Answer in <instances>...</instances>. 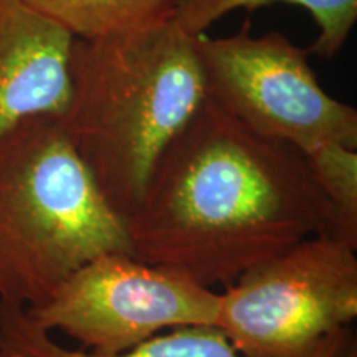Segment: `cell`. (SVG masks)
Here are the masks:
<instances>
[{"label":"cell","mask_w":357,"mask_h":357,"mask_svg":"<svg viewBox=\"0 0 357 357\" xmlns=\"http://www.w3.org/2000/svg\"><path fill=\"white\" fill-rule=\"evenodd\" d=\"M124 225L132 257L211 289L311 236L341 238L305 154L208 98L159 158Z\"/></svg>","instance_id":"obj_1"},{"label":"cell","mask_w":357,"mask_h":357,"mask_svg":"<svg viewBox=\"0 0 357 357\" xmlns=\"http://www.w3.org/2000/svg\"><path fill=\"white\" fill-rule=\"evenodd\" d=\"M197 37L169 17L73 40L61 121L123 220L141 202L160 155L207 101Z\"/></svg>","instance_id":"obj_2"},{"label":"cell","mask_w":357,"mask_h":357,"mask_svg":"<svg viewBox=\"0 0 357 357\" xmlns=\"http://www.w3.org/2000/svg\"><path fill=\"white\" fill-rule=\"evenodd\" d=\"M109 252L131 253L126 225L60 116L26 118L0 134V301L42 305Z\"/></svg>","instance_id":"obj_3"},{"label":"cell","mask_w":357,"mask_h":357,"mask_svg":"<svg viewBox=\"0 0 357 357\" xmlns=\"http://www.w3.org/2000/svg\"><path fill=\"white\" fill-rule=\"evenodd\" d=\"M357 248L311 236L220 293L215 328L243 357H311L357 318Z\"/></svg>","instance_id":"obj_4"},{"label":"cell","mask_w":357,"mask_h":357,"mask_svg":"<svg viewBox=\"0 0 357 357\" xmlns=\"http://www.w3.org/2000/svg\"><path fill=\"white\" fill-rule=\"evenodd\" d=\"M207 98L253 132L303 154L326 144L357 149V111L329 96L307 50L280 32L253 37L250 22L234 35L197 37Z\"/></svg>","instance_id":"obj_5"},{"label":"cell","mask_w":357,"mask_h":357,"mask_svg":"<svg viewBox=\"0 0 357 357\" xmlns=\"http://www.w3.org/2000/svg\"><path fill=\"white\" fill-rule=\"evenodd\" d=\"M220 293L166 268L109 252L84 263L42 305L26 312L95 354L113 356L160 331L215 326Z\"/></svg>","instance_id":"obj_6"},{"label":"cell","mask_w":357,"mask_h":357,"mask_svg":"<svg viewBox=\"0 0 357 357\" xmlns=\"http://www.w3.org/2000/svg\"><path fill=\"white\" fill-rule=\"evenodd\" d=\"M75 35L29 0H0V134L33 116H63Z\"/></svg>","instance_id":"obj_7"},{"label":"cell","mask_w":357,"mask_h":357,"mask_svg":"<svg viewBox=\"0 0 357 357\" xmlns=\"http://www.w3.org/2000/svg\"><path fill=\"white\" fill-rule=\"evenodd\" d=\"M0 357H243L215 326H185L113 356L71 349L30 318L26 307L0 301Z\"/></svg>","instance_id":"obj_8"},{"label":"cell","mask_w":357,"mask_h":357,"mask_svg":"<svg viewBox=\"0 0 357 357\" xmlns=\"http://www.w3.org/2000/svg\"><path fill=\"white\" fill-rule=\"evenodd\" d=\"M271 3L305 8L318 26V37L307 53L328 60L341 53L357 20V0H176L171 17L189 33L204 35L231 12H255Z\"/></svg>","instance_id":"obj_9"},{"label":"cell","mask_w":357,"mask_h":357,"mask_svg":"<svg viewBox=\"0 0 357 357\" xmlns=\"http://www.w3.org/2000/svg\"><path fill=\"white\" fill-rule=\"evenodd\" d=\"M29 3L75 37L93 38L169 19L176 0H29Z\"/></svg>","instance_id":"obj_10"},{"label":"cell","mask_w":357,"mask_h":357,"mask_svg":"<svg viewBox=\"0 0 357 357\" xmlns=\"http://www.w3.org/2000/svg\"><path fill=\"white\" fill-rule=\"evenodd\" d=\"M305 158L331 204L339 236L357 248V149L326 144Z\"/></svg>","instance_id":"obj_11"},{"label":"cell","mask_w":357,"mask_h":357,"mask_svg":"<svg viewBox=\"0 0 357 357\" xmlns=\"http://www.w3.org/2000/svg\"><path fill=\"white\" fill-rule=\"evenodd\" d=\"M349 334H351L349 329H346V331H341L337 334H333L331 337H328L324 342H321V346L312 352L311 357H336Z\"/></svg>","instance_id":"obj_12"},{"label":"cell","mask_w":357,"mask_h":357,"mask_svg":"<svg viewBox=\"0 0 357 357\" xmlns=\"http://www.w3.org/2000/svg\"><path fill=\"white\" fill-rule=\"evenodd\" d=\"M336 357H357V346H356L354 337H352L351 334L347 336L344 344H342L341 351L337 352Z\"/></svg>","instance_id":"obj_13"}]
</instances>
